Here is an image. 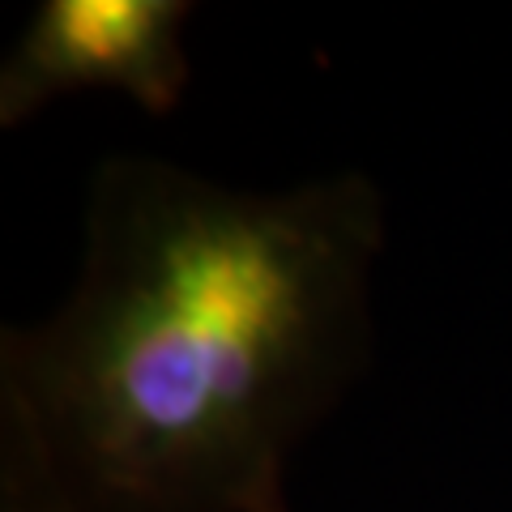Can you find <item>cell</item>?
Instances as JSON below:
<instances>
[{
  "mask_svg": "<svg viewBox=\"0 0 512 512\" xmlns=\"http://www.w3.org/2000/svg\"><path fill=\"white\" fill-rule=\"evenodd\" d=\"M363 175L244 192L107 158L73 295L0 346L5 512H269L367 350Z\"/></svg>",
  "mask_w": 512,
  "mask_h": 512,
  "instance_id": "6da1fadb",
  "label": "cell"
},
{
  "mask_svg": "<svg viewBox=\"0 0 512 512\" xmlns=\"http://www.w3.org/2000/svg\"><path fill=\"white\" fill-rule=\"evenodd\" d=\"M184 0H43L0 69V124H22L77 90H116L150 116L188 86Z\"/></svg>",
  "mask_w": 512,
  "mask_h": 512,
  "instance_id": "7a4b0ae2",
  "label": "cell"
},
{
  "mask_svg": "<svg viewBox=\"0 0 512 512\" xmlns=\"http://www.w3.org/2000/svg\"><path fill=\"white\" fill-rule=\"evenodd\" d=\"M269 512H291V508H286V504H278V508H269Z\"/></svg>",
  "mask_w": 512,
  "mask_h": 512,
  "instance_id": "3957f363",
  "label": "cell"
}]
</instances>
